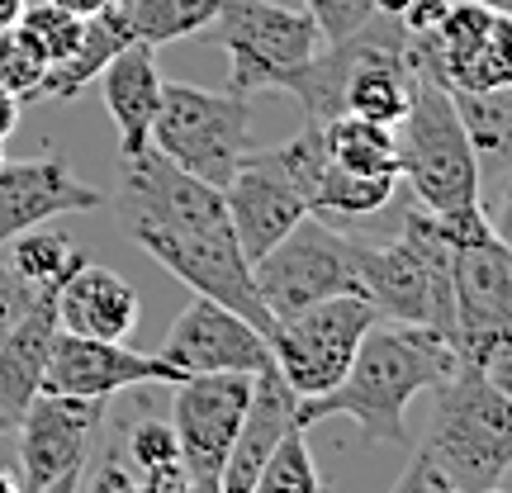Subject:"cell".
<instances>
[{
	"label": "cell",
	"instance_id": "2e32d148",
	"mask_svg": "<svg viewBox=\"0 0 512 493\" xmlns=\"http://www.w3.org/2000/svg\"><path fill=\"white\" fill-rule=\"evenodd\" d=\"M105 195L95 185L76 181L62 157H29V162L0 166V247L38 223L62 214H91Z\"/></svg>",
	"mask_w": 512,
	"mask_h": 493
},
{
	"label": "cell",
	"instance_id": "9c48e42d",
	"mask_svg": "<svg viewBox=\"0 0 512 493\" xmlns=\"http://www.w3.org/2000/svg\"><path fill=\"white\" fill-rule=\"evenodd\" d=\"M252 280L275 323L304 313L309 304L337 299V294H366L361 266H356V238L337 233L323 214L294 223L271 252L252 261Z\"/></svg>",
	"mask_w": 512,
	"mask_h": 493
},
{
	"label": "cell",
	"instance_id": "74e56055",
	"mask_svg": "<svg viewBox=\"0 0 512 493\" xmlns=\"http://www.w3.org/2000/svg\"><path fill=\"white\" fill-rule=\"evenodd\" d=\"M422 484H427V465H422V456H413L408 470H403V479L394 484V493H422Z\"/></svg>",
	"mask_w": 512,
	"mask_h": 493
},
{
	"label": "cell",
	"instance_id": "e575fe53",
	"mask_svg": "<svg viewBox=\"0 0 512 493\" xmlns=\"http://www.w3.org/2000/svg\"><path fill=\"white\" fill-rule=\"evenodd\" d=\"M86 493H138V484H133V470L124 465V456H105L100 465H95L91 475V489Z\"/></svg>",
	"mask_w": 512,
	"mask_h": 493
},
{
	"label": "cell",
	"instance_id": "e0dca14e",
	"mask_svg": "<svg viewBox=\"0 0 512 493\" xmlns=\"http://www.w3.org/2000/svg\"><path fill=\"white\" fill-rule=\"evenodd\" d=\"M62 280L43 285L34 294V304L24 309V318L0 337V432H10L24 418V408L43 394V370H48V356H53L57 328H62L57 323V290H62Z\"/></svg>",
	"mask_w": 512,
	"mask_h": 493
},
{
	"label": "cell",
	"instance_id": "4dcf8cb0",
	"mask_svg": "<svg viewBox=\"0 0 512 493\" xmlns=\"http://www.w3.org/2000/svg\"><path fill=\"white\" fill-rule=\"evenodd\" d=\"M43 76H48V57L38 53V43L24 29H5L0 34V86L5 91H15L24 105L38 100V86H43Z\"/></svg>",
	"mask_w": 512,
	"mask_h": 493
},
{
	"label": "cell",
	"instance_id": "83f0119b",
	"mask_svg": "<svg viewBox=\"0 0 512 493\" xmlns=\"http://www.w3.org/2000/svg\"><path fill=\"white\" fill-rule=\"evenodd\" d=\"M309 427L294 422L290 432L280 437V446L271 451L266 470L256 475L252 493H323V479H318V465L309 456V441H304Z\"/></svg>",
	"mask_w": 512,
	"mask_h": 493
},
{
	"label": "cell",
	"instance_id": "484cf974",
	"mask_svg": "<svg viewBox=\"0 0 512 493\" xmlns=\"http://www.w3.org/2000/svg\"><path fill=\"white\" fill-rule=\"evenodd\" d=\"M394 195H399L394 176H351L337 162H328L323 181H318V195H313V214H323V219H366V214H380Z\"/></svg>",
	"mask_w": 512,
	"mask_h": 493
},
{
	"label": "cell",
	"instance_id": "5b68a950",
	"mask_svg": "<svg viewBox=\"0 0 512 493\" xmlns=\"http://www.w3.org/2000/svg\"><path fill=\"white\" fill-rule=\"evenodd\" d=\"M394 143H399V181L413 190V200L422 209L456 214V209L484 204L479 200L484 171H479L475 147L460 128L451 91L441 81H432V76L413 81V100L394 128Z\"/></svg>",
	"mask_w": 512,
	"mask_h": 493
},
{
	"label": "cell",
	"instance_id": "d6986e66",
	"mask_svg": "<svg viewBox=\"0 0 512 493\" xmlns=\"http://www.w3.org/2000/svg\"><path fill=\"white\" fill-rule=\"evenodd\" d=\"M294 389L280 380V370L266 366L252 384V403L242 413V427L233 446H228V460H223L219 475V493H252L256 475L266 470L271 451L280 446V437L294 427Z\"/></svg>",
	"mask_w": 512,
	"mask_h": 493
},
{
	"label": "cell",
	"instance_id": "603a6c76",
	"mask_svg": "<svg viewBox=\"0 0 512 493\" xmlns=\"http://www.w3.org/2000/svg\"><path fill=\"white\" fill-rule=\"evenodd\" d=\"M328 157L351 176H394L399 181V143L394 128L361 119V114H337L323 124Z\"/></svg>",
	"mask_w": 512,
	"mask_h": 493
},
{
	"label": "cell",
	"instance_id": "7a4b0ae2",
	"mask_svg": "<svg viewBox=\"0 0 512 493\" xmlns=\"http://www.w3.org/2000/svg\"><path fill=\"white\" fill-rule=\"evenodd\" d=\"M456 370H460V356L441 332L380 318L361 337L356 361H351L347 375L332 384L328 394L294 403V422L313 427L323 418H351L370 441L403 446V437H408V422H403L408 418V403L418 394H427V389L446 384Z\"/></svg>",
	"mask_w": 512,
	"mask_h": 493
},
{
	"label": "cell",
	"instance_id": "4316f807",
	"mask_svg": "<svg viewBox=\"0 0 512 493\" xmlns=\"http://www.w3.org/2000/svg\"><path fill=\"white\" fill-rule=\"evenodd\" d=\"M10 247V271L19 275V280H29L34 290H43V285H53V280H62V275H72L81 261H91V256L81 252L72 238H62V233H48L43 223L38 228H29V233H19V238L5 242Z\"/></svg>",
	"mask_w": 512,
	"mask_h": 493
},
{
	"label": "cell",
	"instance_id": "836d02e7",
	"mask_svg": "<svg viewBox=\"0 0 512 493\" xmlns=\"http://www.w3.org/2000/svg\"><path fill=\"white\" fill-rule=\"evenodd\" d=\"M446 10H451V0H408L399 15V29L413 38H427L446 19Z\"/></svg>",
	"mask_w": 512,
	"mask_h": 493
},
{
	"label": "cell",
	"instance_id": "52a82bcc",
	"mask_svg": "<svg viewBox=\"0 0 512 493\" xmlns=\"http://www.w3.org/2000/svg\"><path fill=\"white\" fill-rule=\"evenodd\" d=\"M152 147L171 166L209 185H228L233 171L247 162L252 147V95L238 91H204L190 81H166L162 110L152 124Z\"/></svg>",
	"mask_w": 512,
	"mask_h": 493
},
{
	"label": "cell",
	"instance_id": "ab89813d",
	"mask_svg": "<svg viewBox=\"0 0 512 493\" xmlns=\"http://www.w3.org/2000/svg\"><path fill=\"white\" fill-rule=\"evenodd\" d=\"M24 5H29V0H0V34H5V29H15L19 15H24Z\"/></svg>",
	"mask_w": 512,
	"mask_h": 493
},
{
	"label": "cell",
	"instance_id": "44dd1931",
	"mask_svg": "<svg viewBox=\"0 0 512 493\" xmlns=\"http://www.w3.org/2000/svg\"><path fill=\"white\" fill-rule=\"evenodd\" d=\"M128 43H133V34H128V24H124V10H114L110 5L105 15L86 19L81 43H76L62 62L48 67L43 86H38V100H72V95H81L95 76L105 72V62H110L119 48H128Z\"/></svg>",
	"mask_w": 512,
	"mask_h": 493
},
{
	"label": "cell",
	"instance_id": "7bdbcfd3",
	"mask_svg": "<svg viewBox=\"0 0 512 493\" xmlns=\"http://www.w3.org/2000/svg\"><path fill=\"white\" fill-rule=\"evenodd\" d=\"M0 493H24V484H19V475H10L5 465H0Z\"/></svg>",
	"mask_w": 512,
	"mask_h": 493
},
{
	"label": "cell",
	"instance_id": "c3c4849f",
	"mask_svg": "<svg viewBox=\"0 0 512 493\" xmlns=\"http://www.w3.org/2000/svg\"><path fill=\"white\" fill-rule=\"evenodd\" d=\"M0 166H5V143H0Z\"/></svg>",
	"mask_w": 512,
	"mask_h": 493
},
{
	"label": "cell",
	"instance_id": "1f68e13d",
	"mask_svg": "<svg viewBox=\"0 0 512 493\" xmlns=\"http://www.w3.org/2000/svg\"><path fill=\"white\" fill-rule=\"evenodd\" d=\"M313 15V24L323 29V43H342L356 34L366 19H375V0H299Z\"/></svg>",
	"mask_w": 512,
	"mask_h": 493
},
{
	"label": "cell",
	"instance_id": "ee69618b",
	"mask_svg": "<svg viewBox=\"0 0 512 493\" xmlns=\"http://www.w3.org/2000/svg\"><path fill=\"white\" fill-rule=\"evenodd\" d=\"M494 380L503 384V394H508V403H512V366L508 370H494Z\"/></svg>",
	"mask_w": 512,
	"mask_h": 493
},
{
	"label": "cell",
	"instance_id": "8992f818",
	"mask_svg": "<svg viewBox=\"0 0 512 493\" xmlns=\"http://www.w3.org/2000/svg\"><path fill=\"white\" fill-rule=\"evenodd\" d=\"M209 43L228 53V91H285L323 53V29L294 0H223Z\"/></svg>",
	"mask_w": 512,
	"mask_h": 493
},
{
	"label": "cell",
	"instance_id": "4fadbf2b",
	"mask_svg": "<svg viewBox=\"0 0 512 493\" xmlns=\"http://www.w3.org/2000/svg\"><path fill=\"white\" fill-rule=\"evenodd\" d=\"M157 356L181 375H261L275 366L266 332H256L242 313L223 309L219 299L204 294H195L181 309Z\"/></svg>",
	"mask_w": 512,
	"mask_h": 493
},
{
	"label": "cell",
	"instance_id": "ac0fdd59",
	"mask_svg": "<svg viewBox=\"0 0 512 493\" xmlns=\"http://www.w3.org/2000/svg\"><path fill=\"white\" fill-rule=\"evenodd\" d=\"M157 48L147 43H128L105 62L100 95H105V114L119 128V157H143L152 147V124L162 110V72H157Z\"/></svg>",
	"mask_w": 512,
	"mask_h": 493
},
{
	"label": "cell",
	"instance_id": "7c38bea8",
	"mask_svg": "<svg viewBox=\"0 0 512 493\" xmlns=\"http://www.w3.org/2000/svg\"><path fill=\"white\" fill-rule=\"evenodd\" d=\"M110 418V399H72V394H38L24 418L15 422L19 432V484L24 493H43L53 479L86 470L100 422Z\"/></svg>",
	"mask_w": 512,
	"mask_h": 493
},
{
	"label": "cell",
	"instance_id": "60d3db41",
	"mask_svg": "<svg viewBox=\"0 0 512 493\" xmlns=\"http://www.w3.org/2000/svg\"><path fill=\"white\" fill-rule=\"evenodd\" d=\"M81 475H86V470H72V475L53 479V484H48V489H43V493H76V484H81Z\"/></svg>",
	"mask_w": 512,
	"mask_h": 493
},
{
	"label": "cell",
	"instance_id": "277c9868",
	"mask_svg": "<svg viewBox=\"0 0 512 493\" xmlns=\"http://www.w3.org/2000/svg\"><path fill=\"white\" fill-rule=\"evenodd\" d=\"M361 290L389 323H418L451 342L456 309H451V242L441 233L437 214L413 204L403 214L394 242H356Z\"/></svg>",
	"mask_w": 512,
	"mask_h": 493
},
{
	"label": "cell",
	"instance_id": "ffe728a7",
	"mask_svg": "<svg viewBox=\"0 0 512 493\" xmlns=\"http://www.w3.org/2000/svg\"><path fill=\"white\" fill-rule=\"evenodd\" d=\"M57 323L76 337L128 342V332L138 328V290L110 266L81 261L57 290Z\"/></svg>",
	"mask_w": 512,
	"mask_h": 493
},
{
	"label": "cell",
	"instance_id": "d6a6232c",
	"mask_svg": "<svg viewBox=\"0 0 512 493\" xmlns=\"http://www.w3.org/2000/svg\"><path fill=\"white\" fill-rule=\"evenodd\" d=\"M34 294L38 290L29 285V280H19V275L10 271V261H0V337L24 318V309L34 304Z\"/></svg>",
	"mask_w": 512,
	"mask_h": 493
},
{
	"label": "cell",
	"instance_id": "6da1fadb",
	"mask_svg": "<svg viewBox=\"0 0 512 493\" xmlns=\"http://www.w3.org/2000/svg\"><path fill=\"white\" fill-rule=\"evenodd\" d=\"M119 219L124 233L195 294L219 299L242 313L256 332L271 337L275 318L266 313L252 280V261L242 256L228 204L219 185L171 166L147 147L143 157H119Z\"/></svg>",
	"mask_w": 512,
	"mask_h": 493
},
{
	"label": "cell",
	"instance_id": "f6af8a7d",
	"mask_svg": "<svg viewBox=\"0 0 512 493\" xmlns=\"http://www.w3.org/2000/svg\"><path fill=\"white\" fill-rule=\"evenodd\" d=\"M479 5H489V10H503V15H512V0H479Z\"/></svg>",
	"mask_w": 512,
	"mask_h": 493
},
{
	"label": "cell",
	"instance_id": "8d00e7d4",
	"mask_svg": "<svg viewBox=\"0 0 512 493\" xmlns=\"http://www.w3.org/2000/svg\"><path fill=\"white\" fill-rule=\"evenodd\" d=\"M19 114H24V100H19L15 91H5V86H0V143L19 128Z\"/></svg>",
	"mask_w": 512,
	"mask_h": 493
},
{
	"label": "cell",
	"instance_id": "5bb4252c",
	"mask_svg": "<svg viewBox=\"0 0 512 493\" xmlns=\"http://www.w3.org/2000/svg\"><path fill=\"white\" fill-rule=\"evenodd\" d=\"M185 375L166 366L162 356L138 351L128 342H100L57 328L53 356L43 370V394H72V399H114L138 384H181Z\"/></svg>",
	"mask_w": 512,
	"mask_h": 493
},
{
	"label": "cell",
	"instance_id": "f1b7e54d",
	"mask_svg": "<svg viewBox=\"0 0 512 493\" xmlns=\"http://www.w3.org/2000/svg\"><path fill=\"white\" fill-rule=\"evenodd\" d=\"M494 86H512V15L503 10L494 15L479 53L465 62V72L446 91H494Z\"/></svg>",
	"mask_w": 512,
	"mask_h": 493
},
{
	"label": "cell",
	"instance_id": "cb8c5ba5",
	"mask_svg": "<svg viewBox=\"0 0 512 493\" xmlns=\"http://www.w3.org/2000/svg\"><path fill=\"white\" fill-rule=\"evenodd\" d=\"M128 470L138 493H190L176 432L162 418H147L128 432Z\"/></svg>",
	"mask_w": 512,
	"mask_h": 493
},
{
	"label": "cell",
	"instance_id": "7dc6e473",
	"mask_svg": "<svg viewBox=\"0 0 512 493\" xmlns=\"http://www.w3.org/2000/svg\"><path fill=\"white\" fill-rule=\"evenodd\" d=\"M110 5H114V10H124V5H128V0H110Z\"/></svg>",
	"mask_w": 512,
	"mask_h": 493
},
{
	"label": "cell",
	"instance_id": "8fae6325",
	"mask_svg": "<svg viewBox=\"0 0 512 493\" xmlns=\"http://www.w3.org/2000/svg\"><path fill=\"white\" fill-rule=\"evenodd\" d=\"M256 375H185L171 399V432L181 446L190 493H219L228 446L252 403Z\"/></svg>",
	"mask_w": 512,
	"mask_h": 493
},
{
	"label": "cell",
	"instance_id": "f35d334b",
	"mask_svg": "<svg viewBox=\"0 0 512 493\" xmlns=\"http://www.w3.org/2000/svg\"><path fill=\"white\" fill-rule=\"evenodd\" d=\"M53 5L72 10V15H81V19H95V15H105V10H110V0H53Z\"/></svg>",
	"mask_w": 512,
	"mask_h": 493
},
{
	"label": "cell",
	"instance_id": "3957f363",
	"mask_svg": "<svg viewBox=\"0 0 512 493\" xmlns=\"http://www.w3.org/2000/svg\"><path fill=\"white\" fill-rule=\"evenodd\" d=\"M432 394L437 408L418 451L427 470L460 493L503 484V475L512 470V403L503 384L489 370L460 366Z\"/></svg>",
	"mask_w": 512,
	"mask_h": 493
},
{
	"label": "cell",
	"instance_id": "b9f144b4",
	"mask_svg": "<svg viewBox=\"0 0 512 493\" xmlns=\"http://www.w3.org/2000/svg\"><path fill=\"white\" fill-rule=\"evenodd\" d=\"M403 5H408V0H375V15L399 19V15H403Z\"/></svg>",
	"mask_w": 512,
	"mask_h": 493
},
{
	"label": "cell",
	"instance_id": "7402d4cb",
	"mask_svg": "<svg viewBox=\"0 0 512 493\" xmlns=\"http://www.w3.org/2000/svg\"><path fill=\"white\" fill-rule=\"evenodd\" d=\"M451 105L460 114V128L475 147L479 171H508L512 166V86L494 91H451Z\"/></svg>",
	"mask_w": 512,
	"mask_h": 493
},
{
	"label": "cell",
	"instance_id": "30bf717a",
	"mask_svg": "<svg viewBox=\"0 0 512 493\" xmlns=\"http://www.w3.org/2000/svg\"><path fill=\"white\" fill-rule=\"evenodd\" d=\"M380 323V313L366 294H337L323 304H309L294 318H280L271 328V361L280 380L294 389V399H318L347 375L356 361L361 337Z\"/></svg>",
	"mask_w": 512,
	"mask_h": 493
},
{
	"label": "cell",
	"instance_id": "bcb514c9",
	"mask_svg": "<svg viewBox=\"0 0 512 493\" xmlns=\"http://www.w3.org/2000/svg\"><path fill=\"white\" fill-rule=\"evenodd\" d=\"M479 493H508V489H503V484H494V489H479Z\"/></svg>",
	"mask_w": 512,
	"mask_h": 493
},
{
	"label": "cell",
	"instance_id": "9a60e30c",
	"mask_svg": "<svg viewBox=\"0 0 512 493\" xmlns=\"http://www.w3.org/2000/svg\"><path fill=\"white\" fill-rule=\"evenodd\" d=\"M223 204H228V219H233V233H238L247 261H261L294 223H304L313 214L309 195L280 171L271 147L247 152V162L223 185Z\"/></svg>",
	"mask_w": 512,
	"mask_h": 493
},
{
	"label": "cell",
	"instance_id": "ba28073f",
	"mask_svg": "<svg viewBox=\"0 0 512 493\" xmlns=\"http://www.w3.org/2000/svg\"><path fill=\"white\" fill-rule=\"evenodd\" d=\"M451 347L460 366L508 370L512 366V252L484 228L475 238L451 242Z\"/></svg>",
	"mask_w": 512,
	"mask_h": 493
},
{
	"label": "cell",
	"instance_id": "d590c367",
	"mask_svg": "<svg viewBox=\"0 0 512 493\" xmlns=\"http://www.w3.org/2000/svg\"><path fill=\"white\" fill-rule=\"evenodd\" d=\"M489 228H494V238L512 252V166L503 171V190H498V204L489 209Z\"/></svg>",
	"mask_w": 512,
	"mask_h": 493
},
{
	"label": "cell",
	"instance_id": "f546056e",
	"mask_svg": "<svg viewBox=\"0 0 512 493\" xmlns=\"http://www.w3.org/2000/svg\"><path fill=\"white\" fill-rule=\"evenodd\" d=\"M19 29L34 38L38 53L48 57V67H53V62H62V57L81 43L86 19L72 15V10H62V5H53V0H29L24 15H19Z\"/></svg>",
	"mask_w": 512,
	"mask_h": 493
},
{
	"label": "cell",
	"instance_id": "d4e9b609",
	"mask_svg": "<svg viewBox=\"0 0 512 493\" xmlns=\"http://www.w3.org/2000/svg\"><path fill=\"white\" fill-rule=\"evenodd\" d=\"M219 5L223 0H128L124 24L133 34V43L166 48V43L204 34L214 24V15H219Z\"/></svg>",
	"mask_w": 512,
	"mask_h": 493
}]
</instances>
